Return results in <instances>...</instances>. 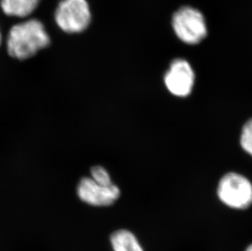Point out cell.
Returning a JSON list of instances; mask_svg holds the SVG:
<instances>
[{
  "label": "cell",
  "instance_id": "8992f818",
  "mask_svg": "<svg viewBox=\"0 0 252 251\" xmlns=\"http://www.w3.org/2000/svg\"><path fill=\"white\" fill-rule=\"evenodd\" d=\"M77 194L84 203L95 207H106L119 199L121 190L114 184L100 185L91 177H84L77 186Z\"/></svg>",
  "mask_w": 252,
  "mask_h": 251
},
{
  "label": "cell",
  "instance_id": "7a4b0ae2",
  "mask_svg": "<svg viewBox=\"0 0 252 251\" xmlns=\"http://www.w3.org/2000/svg\"><path fill=\"white\" fill-rule=\"evenodd\" d=\"M218 199L223 205L236 211H245L252 206V183L238 172L222 176L217 185Z\"/></svg>",
  "mask_w": 252,
  "mask_h": 251
},
{
  "label": "cell",
  "instance_id": "277c9868",
  "mask_svg": "<svg viewBox=\"0 0 252 251\" xmlns=\"http://www.w3.org/2000/svg\"><path fill=\"white\" fill-rule=\"evenodd\" d=\"M91 19L87 0H62L56 9V22L65 33H81L89 26Z\"/></svg>",
  "mask_w": 252,
  "mask_h": 251
},
{
  "label": "cell",
  "instance_id": "5b68a950",
  "mask_svg": "<svg viewBox=\"0 0 252 251\" xmlns=\"http://www.w3.org/2000/svg\"><path fill=\"white\" fill-rule=\"evenodd\" d=\"M163 82L171 95L178 98L188 97L195 84V73L187 60L176 58L169 65Z\"/></svg>",
  "mask_w": 252,
  "mask_h": 251
},
{
  "label": "cell",
  "instance_id": "52a82bcc",
  "mask_svg": "<svg viewBox=\"0 0 252 251\" xmlns=\"http://www.w3.org/2000/svg\"><path fill=\"white\" fill-rule=\"evenodd\" d=\"M113 251H145L138 238L127 229L114 231L110 237Z\"/></svg>",
  "mask_w": 252,
  "mask_h": 251
},
{
  "label": "cell",
  "instance_id": "3957f363",
  "mask_svg": "<svg viewBox=\"0 0 252 251\" xmlns=\"http://www.w3.org/2000/svg\"><path fill=\"white\" fill-rule=\"evenodd\" d=\"M172 28L177 38L189 45H196L207 35V26L202 12L191 7H181L174 14Z\"/></svg>",
  "mask_w": 252,
  "mask_h": 251
},
{
  "label": "cell",
  "instance_id": "6da1fadb",
  "mask_svg": "<svg viewBox=\"0 0 252 251\" xmlns=\"http://www.w3.org/2000/svg\"><path fill=\"white\" fill-rule=\"evenodd\" d=\"M51 43L45 27L38 20H29L15 25L10 30L7 38L8 54L15 59L27 60Z\"/></svg>",
  "mask_w": 252,
  "mask_h": 251
},
{
  "label": "cell",
  "instance_id": "7c38bea8",
  "mask_svg": "<svg viewBox=\"0 0 252 251\" xmlns=\"http://www.w3.org/2000/svg\"><path fill=\"white\" fill-rule=\"evenodd\" d=\"M1 42H2V34H1V32H0V44H1Z\"/></svg>",
  "mask_w": 252,
  "mask_h": 251
},
{
  "label": "cell",
  "instance_id": "8fae6325",
  "mask_svg": "<svg viewBox=\"0 0 252 251\" xmlns=\"http://www.w3.org/2000/svg\"><path fill=\"white\" fill-rule=\"evenodd\" d=\"M245 251H252V244H251L250 246L246 249Z\"/></svg>",
  "mask_w": 252,
  "mask_h": 251
},
{
  "label": "cell",
  "instance_id": "9c48e42d",
  "mask_svg": "<svg viewBox=\"0 0 252 251\" xmlns=\"http://www.w3.org/2000/svg\"><path fill=\"white\" fill-rule=\"evenodd\" d=\"M240 145L243 151L252 157V119L246 122L242 128Z\"/></svg>",
  "mask_w": 252,
  "mask_h": 251
},
{
  "label": "cell",
  "instance_id": "30bf717a",
  "mask_svg": "<svg viewBox=\"0 0 252 251\" xmlns=\"http://www.w3.org/2000/svg\"><path fill=\"white\" fill-rule=\"evenodd\" d=\"M91 178L95 182L102 185H110L114 184L109 171L101 166H94L91 168Z\"/></svg>",
  "mask_w": 252,
  "mask_h": 251
},
{
  "label": "cell",
  "instance_id": "ba28073f",
  "mask_svg": "<svg viewBox=\"0 0 252 251\" xmlns=\"http://www.w3.org/2000/svg\"><path fill=\"white\" fill-rule=\"evenodd\" d=\"M40 0H1L5 14L11 17H26L35 10Z\"/></svg>",
  "mask_w": 252,
  "mask_h": 251
}]
</instances>
